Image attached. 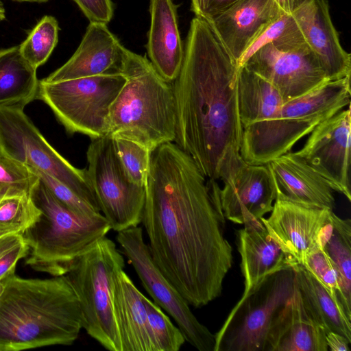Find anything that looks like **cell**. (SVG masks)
Wrapping results in <instances>:
<instances>
[{"label": "cell", "instance_id": "cell-32", "mask_svg": "<svg viewBox=\"0 0 351 351\" xmlns=\"http://www.w3.org/2000/svg\"><path fill=\"white\" fill-rule=\"evenodd\" d=\"M143 302L158 351H178L186 341L180 329L171 322L160 306L145 295Z\"/></svg>", "mask_w": 351, "mask_h": 351}, {"label": "cell", "instance_id": "cell-14", "mask_svg": "<svg viewBox=\"0 0 351 351\" xmlns=\"http://www.w3.org/2000/svg\"><path fill=\"white\" fill-rule=\"evenodd\" d=\"M271 214L261 221L282 249L302 265L323 247L332 226V210L276 198Z\"/></svg>", "mask_w": 351, "mask_h": 351}, {"label": "cell", "instance_id": "cell-4", "mask_svg": "<svg viewBox=\"0 0 351 351\" xmlns=\"http://www.w3.org/2000/svg\"><path fill=\"white\" fill-rule=\"evenodd\" d=\"M125 82L109 112L108 133L134 141L150 152L174 142L176 113L172 83L147 58L123 47L119 67Z\"/></svg>", "mask_w": 351, "mask_h": 351}, {"label": "cell", "instance_id": "cell-17", "mask_svg": "<svg viewBox=\"0 0 351 351\" xmlns=\"http://www.w3.org/2000/svg\"><path fill=\"white\" fill-rule=\"evenodd\" d=\"M328 80L350 76L351 56L342 47L326 0H303L291 13Z\"/></svg>", "mask_w": 351, "mask_h": 351}, {"label": "cell", "instance_id": "cell-29", "mask_svg": "<svg viewBox=\"0 0 351 351\" xmlns=\"http://www.w3.org/2000/svg\"><path fill=\"white\" fill-rule=\"evenodd\" d=\"M59 25L52 16H43L19 45L23 58L36 69L44 64L58 41Z\"/></svg>", "mask_w": 351, "mask_h": 351}, {"label": "cell", "instance_id": "cell-16", "mask_svg": "<svg viewBox=\"0 0 351 351\" xmlns=\"http://www.w3.org/2000/svg\"><path fill=\"white\" fill-rule=\"evenodd\" d=\"M222 182L219 195L226 219L244 226L256 225L272 210L276 194L266 165H252L242 159Z\"/></svg>", "mask_w": 351, "mask_h": 351}, {"label": "cell", "instance_id": "cell-24", "mask_svg": "<svg viewBox=\"0 0 351 351\" xmlns=\"http://www.w3.org/2000/svg\"><path fill=\"white\" fill-rule=\"evenodd\" d=\"M143 295L124 269L115 274L112 305L122 351H158L148 324Z\"/></svg>", "mask_w": 351, "mask_h": 351}, {"label": "cell", "instance_id": "cell-23", "mask_svg": "<svg viewBox=\"0 0 351 351\" xmlns=\"http://www.w3.org/2000/svg\"><path fill=\"white\" fill-rule=\"evenodd\" d=\"M237 250L241 256V270L244 278V292L269 275L295 267L298 263L285 252L269 234L262 222L245 226L237 232Z\"/></svg>", "mask_w": 351, "mask_h": 351}, {"label": "cell", "instance_id": "cell-6", "mask_svg": "<svg viewBox=\"0 0 351 351\" xmlns=\"http://www.w3.org/2000/svg\"><path fill=\"white\" fill-rule=\"evenodd\" d=\"M350 76L328 80L285 102L271 119L243 128L240 154L252 165H265L288 152L322 121L350 104Z\"/></svg>", "mask_w": 351, "mask_h": 351}, {"label": "cell", "instance_id": "cell-11", "mask_svg": "<svg viewBox=\"0 0 351 351\" xmlns=\"http://www.w3.org/2000/svg\"><path fill=\"white\" fill-rule=\"evenodd\" d=\"M87 172L100 213L110 229L121 232L142 222L145 189L128 178L108 134L92 139Z\"/></svg>", "mask_w": 351, "mask_h": 351}, {"label": "cell", "instance_id": "cell-1", "mask_svg": "<svg viewBox=\"0 0 351 351\" xmlns=\"http://www.w3.org/2000/svg\"><path fill=\"white\" fill-rule=\"evenodd\" d=\"M217 180L174 142L149 153L142 222L154 263L189 305L218 298L233 263Z\"/></svg>", "mask_w": 351, "mask_h": 351}, {"label": "cell", "instance_id": "cell-33", "mask_svg": "<svg viewBox=\"0 0 351 351\" xmlns=\"http://www.w3.org/2000/svg\"><path fill=\"white\" fill-rule=\"evenodd\" d=\"M113 141L117 154L130 180L136 185L145 186L150 151L130 140L114 138Z\"/></svg>", "mask_w": 351, "mask_h": 351}, {"label": "cell", "instance_id": "cell-25", "mask_svg": "<svg viewBox=\"0 0 351 351\" xmlns=\"http://www.w3.org/2000/svg\"><path fill=\"white\" fill-rule=\"evenodd\" d=\"M296 287L313 318L327 332L344 336L351 342V319L338 300L304 266L295 267Z\"/></svg>", "mask_w": 351, "mask_h": 351}, {"label": "cell", "instance_id": "cell-3", "mask_svg": "<svg viewBox=\"0 0 351 351\" xmlns=\"http://www.w3.org/2000/svg\"><path fill=\"white\" fill-rule=\"evenodd\" d=\"M82 328L80 303L64 275L7 277L0 296V351L70 346Z\"/></svg>", "mask_w": 351, "mask_h": 351}, {"label": "cell", "instance_id": "cell-20", "mask_svg": "<svg viewBox=\"0 0 351 351\" xmlns=\"http://www.w3.org/2000/svg\"><path fill=\"white\" fill-rule=\"evenodd\" d=\"M265 165L274 181L276 198L333 210L334 191L295 152H288Z\"/></svg>", "mask_w": 351, "mask_h": 351}, {"label": "cell", "instance_id": "cell-12", "mask_svg": "<svg viewBox=\"0 0 351 351\" xmlns=\"http://www.w3.org/2000/svg\"><path fill=\"white\" fill-rule=\"evenodd\" d=\"M116 240L153 302L174 319L185 341L199 351H214L215 335L197 320L187 301L154 263L143 228L138 226L119 232Z\"/></svg>", "mask_w": 351, "mask_h": 351}, {"label": "cell", "instance_id": "cell-22", "mask_svg": "<svg viewBox=\"0 0 351 351\" xmlns=\"http://www.w3.org/2000/svg\"><path fill=\"white\" fill-rule=\"evenodd\" d=\"M326 333L304 306L295 283L271 326L265 351H328Z\"/></svg>", "mask_w": 351, "mask_h": 351}, {"label": "cell", "instance_id": "cell-44", "mask_svg": "<svg viewBox=\"0 0 351 351\" xmlns=\"http://www.w3.org/2000/svg\"><path fill=\"white\" fill-rule=\"evenodd\" d=\"M0 17L5 19V10L3 6V3L0 1Z\"/></svg>", "mask_w": 351, "mask_h": 351}, {"label": "cell", "instance_id": "cell-18", "mask_svg": "<svg viewBox=\"0 0 351 351\" xmlns=\"http://www.w3.org/2000/svg\"><path fill=\"white\" fill-rule=\"evenodd\" d=\"M283 14L274 0H239L208 22L239 65L251 45Z\"/></svg>", "mask_w": 351, "mask_h": 351}, {"label": "cell", "instance_id": "cell-40", "mask_svg": "<svg viewBox=\"0 0 351 351\" xmlns=\"http://www.w3.org/2000/svg\"><path fill=\"white\" fill-rule=\"evenodd\" d=\"M326 341L328 350L350 351V342L344 336L338 333L328 331L326 333Z\"/></svg>", "mask_w": 351, "mask_h": 351}, {"label": "cell", "instance_id": "cell-27", "mask_svg": "<svg viewBox=\"0 0 351 351\" xmlns=\"http://www.w3.org/2000/svg\"><path fill=\"white\" fill-rule=\"evenodd\" d=\"M36 69L22 56L19 45L0 49V106L24 107L36 99Z\"/></svg>", "mask_w": 351, "mask_h": 351}, {"label": "cell", "instance_id": "cell-21", "mask_svg": "<svg viewBox=\"0 0 351 351\" xmlns=\"http://www.w3.org/2000/svg\"><path fill=\"white\" fill-rule=\"evenodd\" d=\"M149 13L148 60L165 80L172 83L180 71L184 53L178 6L173 0H149Z\"/></svg>", "mask_w": 351, "mask_h": 351}, {"label": "cell", "instance_id": "cell-43", "mask_svg": "<svg viewBox=\"0 0 351 351\" xmlns=\"http://www.w3.org/2000/svg\"><path fill=\"white\" fill-rule=\"evenodd\" d=\"M7 277H5L4 278H3L0 280V296L1 295V294L3 293V292L4 291V289H5V285H6Z\"/></svg>", "mask_w": 351, "mask_h": 351}, {"label": "cell", "instance_id": "cell-13", "mask_svg": "<svg viewBox=\"0 0 351 351\" xmlns=\"http://www.w3.org/2000/svg\"><path fill=\"white\" fill-rule=\"evenodd\" d=\"M241 66L270 82L285 102L328 81L319 59L305 41L269 43L258 49Z\"/></svg>", "mask_w": 351, "mask_h": 351}, {"label": "cell", "instance_id": "cell-37", "mask_svg": "<svg viewBox=\"0 0 351 351\" xmlns=\"http://www.w3.org/2000/svg\"><path fill=\"white\" fill-rule=\"evenodd\" d=\"M90 23L107 24L114 15L112 0H73Z\"/></svg>", "mask_w": 351, "mask_h": 351}, {"label": "cell", "instance_id": "cell-9", "mask_svg": "<svg viewBox=\"0 0 351 351\" xmlns=\"http://www.w3.org/2000/svg\"><path fill=\"white\" fill-rule=\"evenodd\" d=\"M295 289V269L289 267L244 292L215 335L214 351H265L271 326Z\"/></svg>", "mask_w": 351, "mask_h": 351}, {"label": "cell", "instance_id": "cell-8", "mask_svg": "<svg viewBox=\"0 0 351 351\" xmlns=\"http://www.w3.org/2000/svg\"><path fill=\"white\" fill-rule=\"evenodd\" d=\"M125 82L119 71L54 83L40 80L36 99L49 107L67 133L95 139L107 134L110 106Z\"/></svg>", "mask_w": 351, "mask_h": 351}, {"label": "cell", "instance_id": "cell-19", "mask_svg": "<svg viewBox=\"0 0 351 351\" xmlns=\"http://www.w3.org/2000/svg\"><path fill=\"white\" fill-rule=\"evenodd\" d=\"M123 47L107 24L90 23L73 56L41 80L54 83L117 72Z\"/></svg>", "mask_w": 351, "mask_h": 351}, {"label": "cell", "instance_id": "cell-46", "mask_svg": "<svg viewBox=\"0 0 351 351\" xmlns=\"http://www.w3.org/2000/svg\"><path fill=\"white\" fill-rule=\"evenodd\" d=\"M3 20H4V19L0 17V22H1V21H3Z\"/></svg>", "mask_w": 351, "mask_h": 351}, {"label": "cell", "instance_id": "cell-35", "mask_svg": "<svg viewBox=\"0 0 351 351\" xmlns=\"http://www.w3.org/2000/svg\"><path fill=\"white\" fill-rule=\"evenodd\" d=\"M305 41L291 14H283L271 23L247 49L239 63V66L258 49L269 43H290Z\"/></svg>", "mask_w": 351, "mask_h": 351}, {"label": "cell", "instance_id": "cell-30", "mask_svg": "<svg viewBox=\"0 0 351 351\" xmlns=\"http://www.w3.org/2000/svg\"><path fill=\"white\" fill-rule=\"evenodd\" d=\"M41 211L30 196H14L0 202V239L9 235H23L37 221Z\"/></svg>", "mask_w": 351, "mask_h": 351}, {"label": "cell", "instance_id": "cell-38", "mask_svg": "<svg viewBox=\"0 0 351 351\" xmlns=\"http://www.w3.org/2000/svg\"><path fill=\"white\" fill-rule=\"evenodd\" d=\"M29 246L23 237L12 247L0 255V280L14 274L19 260L27 257Z\"/></svg>", "mask_w": 351, "mask_h": 351}, {"label": "cell", "instance_id": "cell-45", "mask_svg": "<svg viewBox=\"0 0 351 351\" xmlns=\"http://www.w3.org/2000/svg\"><path fill=\"white\" fill-rule=\"evenodd\" d=\"M18 1H26V2H36V3H45L49 0H15Z\"/></svg>", "mask_w": 351, "mask_h": 351}, {"label": "cell", "instance_id": "cell-28", "mask_svg": "<svg viewBox=\"0 0 351 351\" xmlns=\"http://www.w3.org/2000/svg\"><path fill=\"white\" fill-rule=\"evenodd\" d=\"M324 250L335 265L342 284L346 308L351 314V220L335 214Z\"/></svg>", "mask_w": 351, "mask_h": 351}, {"label": "cell", "instance_id": "cell-31", "mask_svg": "<svg viewBox=\"0 0 351 351\" xmlns=\"http://www.w3.org/2000/svg\"><path fill=\"white\" fill-rule=\"evenodd\" d=\"M38 181L29 167L0 152V202L10 197L31 196Z\"/></svg>", "mask_w": 351, "mask_h": 351}, {"label": "cell", "instance_id": "cell-42", "mask_svg": "<svg viewBox=\"0 0 351 351\" xmlns=\"http://www.w3.org/2000/svg\"><path fill=\"white\" fill-rule=\"evenodd\" d=\"M23 235L14 234L4 237L0 239V255L6 251L7 250L12 247L22 238Z\"/></svg>", "mask_w": 351, "mask_h": 351}, {"label": "cell", "instance_id": "cell-15", "mask_svg": "<svg viewBox=\"0 0 351 351\" xmlns=\"http://www.w3.org/2000/svg\"><path fill=\"white\" fill-rule=\"evenodd\" d=\"M350 106L319 123L296 154L318 173L334 191L351 201Z\"/></svg>", "mask_w": 351, "mask_h": 351}, {"label": "cell", "instance_id": "cell-10", "mask_svg": "<svg viewBox=\"0 0 351 351\" xmlns=\"http://www.w3.org/2000/svg\"><path fill=\"white\" fill-rule=\"evenodd\" d=\"M0 152L29 168L50 175L99 210L87 169L74 167L58 153L24 108L0 106Z\"/></svg>", "mask_w": 351, "mask_h": 351}, {"label": "cell", "instance_id": "cell-7", "mask_svg": "<svg viewBox=\"0 0 351 351\" xmlns=\"http://www.w3.org/2000/svg\"><path fill=\"white\" fill-rule=\"evenodd\" d=\"M125 260L106 236L75 259L64 275L74 290L82 314V328L110 351H122L112 305L115 274Z\"/></svg>", "mask_w": 351, "mask_h": 351}, {"label": "cell", "instance_id": "cell-5", "mask_svg": "<svg viewBox=\"0 0 351 351\" xmlns=\"http://www.w3.org/2000/svg\"><path fill=\"white\" fill-rule=\"evenodd\" d=\"M30 197L41 213L23 236L29 246L26 264L36 271L64 275L75 259L111 230L101 213L85 216L73 212L40 179Z\"/></svg>", "mask_w": 351, "mask_h": 351}, {"label": "cell", "instance_id": "cell-26", "mask_svg": "<svg viewBox=\"0 0 351 351\" xmlns=\"http://www.w3.org/2000/svg\"><path fill=\"white\" fill-rule=\"evenodd\" d=\"M239 115L243 128L274 117L285 103L267 80L239 66L237 74Z\"/></svg>", "mask_w": 351, "mask_h": 351}, {"label": "cell", "instance_id": "cell-34", "mask_svg": "<svg viewBox=\"0 0 351 351\" xmlns=\"http://www.w3.org/2000/svg\"><path fill=\"white\" fill-rule=\"evenodd\" d=\"M339 300L346 315L351 319L342 293V284L337 267L323 247L309 254L302 264Z\"/></svg>", "mask_w": 351, "mask_h": 351}, {"label": "cell", "instance_id": "cell-36", "mask_svg": "<svg viewBox=\"0 0 351 351\" xmlns=\"http://www.w3.org/2000/svg\"><path fill=\"white\" fill-rule=\"evenodd\" d=\"M49 191L62 204L73 212L85 216H92L100 213L95 208L79 197L71 189L53 177L37 169L29 168Z\"/></svg>", "mask_w": 351, "mask_h": 351}, {"label": "cell", "instance_id": "cell-41", "mask_svg": "<svg viewBox=\"0 0 351 351\" xmlns=\"http://www.w3.org/2000/svg\"><path fill=\"white\" fill-rule=\"evenodd\" d=\"M279 8L285 14L291 13L300 5L303 0H274Z\"/></svg>", "mask_w": 351, "mask_h": 351}, {"label": "cell", "instance_id": "cell-39", "mask_svg": "<svg viewBox=\"0 0 351 351\" xmlns=\"http://www.w3.org/2000/svg\"><path fill=\"white\" fill-rule=\"evenodd\" d=\"M239 0H191L196 17L209 21Z\"/></svg>", "mask_w": 351, "mask_h": 351}, {"label": "cell", "instance_id": "cell-2", "mask_svg": "<svg viewBox=\"0 0 351 351\" xmlns=\"http://www.w3.org/2000/svg\"><path fill=\"white\" fill-rule=\"evenodd\" d=\"M238 67L208 22L195 16L180 71L172 82L174 143L192 157L208 179L222 181L243 159Z\"/></svg>", "mask_w": 351, "mask_h": 351}]
</instances>
